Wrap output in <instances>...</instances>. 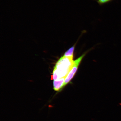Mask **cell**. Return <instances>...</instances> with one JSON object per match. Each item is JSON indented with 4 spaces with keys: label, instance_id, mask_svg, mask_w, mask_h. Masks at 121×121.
<instances>
[{
    "label": "cell",
    "instance_id": "4",
    "mask_svg": "<svg viewBox=\"0 0 121 121\" xmlns=\"http://www.w3.org/2000/svg\"><path fill=\"white\" fill-rule=\"evenodd\" d=\"M75 49V46L72 47L65 52L63 56L69 57L72 59H73V53Z\"/></svg>",
    "mask_w": 121,
    "mask_h": 121
},
{
    "label": "cell",
    "instance_id": "5",
    "mask_svg": "<svg viewBox=\"0 0 121 121\" xmlns=\"http://www.w3.org/2000/svg\"><path fill=\"white\" fill-rule=\"evenodd\" d=\"M113 0H96V1L99 5L102 6L108 3Z\"/></svg>",
    "mask_w": 121,
    "mask_h": 121
},
{
    "label": "cell",
    "instance_id": "1",
    "mask_svg": "<svg viewBox=\"0 0 121 121\" xmlns=\"http://www.w3.org/2000/svg\"><path fill=\"white\" fill-rule=\"evenodd\" d=\"M73 62V59L62 57L57 61L54 67L51 79L56 81L66 78L71 69Z\"/></svg>",
    "mask_w": 121,
    "mask_h": 121
},
{
    "label": "cell",
    "instance_id": "2",
    "mask_svg": "<svg viewBox=\"0 0 121 121\" xmlns=\"http://www.w3.org/2000/svg\"><path fill=\"white\" fill-rule=\"evenodd\" d=\"M85 54H83L77 60H74V62L70 71L65 78L64 81V86L71 81L74 76L80 62Z\"/></svg>",
    "mask_w": 121,
    "mask_h": 121
},
{
    "label": "cell",
    "instance_id": "3",
    "mask_svg": "<svg viewBox=\"0 0 121 121\" xmlns=\"http://www.w3.org/2000/svg\"><path fill=\"white\" fill-rule=\"evenodd\" d=\"M65 78H63L53 81V87L54 90L59 91L64 87V81Z\"/></svg>",
    "mask_w": 121,
    "mask_h": 121
}]
</instances>
